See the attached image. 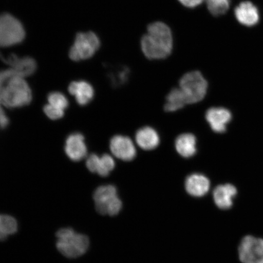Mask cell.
<instances>
[{
	"instance_id": "obj_1",
	"label": "cell",
	"mask_w": 263,
	"mask_h": 263,
	"mask_svg": "<svg viewBox=\"0 0 263 263\" xmlns=\"http://www.w3.org/2000/svg\"><path fill=\"white\" fill-rule=\"evenodd\" d=\"M32 99V91L24 77L14 69L0 71V128L6 129L9 120L2 106L15 108L28 106Z\"/></svg>"
},
{
	"instance_id": "obj_2",
	"label": "cell",
	"mask_w": 263,
	"mask_h": 263,
	"mask_svg": "<svg viewBox=\"0 0 263 263\" xmlns=\"http://www.w3.org/2000/svg\"><path fill=\"white\" fill-rule=\"evenodd\" d=\"M141 49L151 60L166 59L172 53L173 40L172 31L162 22H155L147 28L141 41Z\"/></svg>"
},
{
	"instance_id": "obj_3",
	"label": "cell",
	"mask_w": 263,
	"mask_h": 263,
	"mask_svg": "<svg viewBox=\"0 0 263 263\" xmlns=\"http://www.w3.org/2000/svg\"><path fill=\"white\" fill-rule=\"evenodd\" d=\"M57 236L58 251L67 258H75L84 255L89 246L87 236L75 232L70 228L59 230Z\"/></svg>"
},
{
	"instance_id": "obj_4",
	"label": "cell",
	"mask_w": 263,
	"mask_h": 263,
	"mask_svg": "<svg viewBox=\"0 0 263 263\" xmlns=\"http://www.w3.org/2000/svg\"><path fill=\"white\" fill-rule=\"evenodd\" d=\"M179 88L186 98L187 104H195L205 98L208 89V82L200 72L193 71L181 78Z\"/></svg>"
},
{
	"instance_id": "obj_5",
	"label": "cell",
	"mask_w": 263,
	"mask_h": 263,
	"mask_svg": "<svg viewBox=\"0 0 263 263\" xmlns=\"http://www.w3.org/2000/svg\"><path fill=\"white\" fill-rule=\"evenodd\" d=\"M93 199L97 212L101 215H117L122 208L116 187L111 185L98 187L94 193Z\"/></svg>"
},
{
	"instance_id": "obj_6",
	"label": "cell",
	"mask_w": 263,
	"mask_h": 263,
	"mask_svg": "<svg viewBox=\"0 0 263 263\" xmlns=\"http://www.w3.org/2000/svg\"><path fill=\"white\" fill-rule=\"evenodd\" d=\"M101 42L93 32L78 33L69 51L72 61L79 62L93 57L100 48Z\"/></svg>"
},
{
	"instance_id": "obj_7",
	"label": "cell",
	"mask_w": 263,
	"mask_h": 263,
	"mask_svg": "<svg viewBox=\"0 0 263 263\" xmlns=\"http://www.w3.org/2000/svg\"><path fill=\"white\" fill-rule=\"evenodd\" d=\"M25 37L24 26L17 19L9 14L0 15V47L21 44Z\"/></svg>"
},
{
	"instance_id": "obj_8",
	"label": "cell",
	"mask_w": 263,
	"mask_h": 263,
	"mask_svg": "<svg viewBox=\"0 0 263 263\" xmlns=\"http://www.w3.org/2000/svg\"><path fill=\"white\" fill-rule=\"evenodd\" d=\"M238 252L242 263H263V239L245 236L240 243Z\"/></svg>"
},
{
	"instance_id": "obj_9",
	"label": "cell",
	"mask_w": 263,
	"mask_h": 263,
	"mask_svg": "<svg viewBox=\"0 0 263 263\" xmlns=\"http://www.w3.org/2000/svg\"><path fill=\"white\" fill-rule=\"evenodd\" d=\"M111 153L118 159L123 161H132L137 155L136 146L129 137L117 135L110 141Z\"/></svg>"
},
{
	"instance_id": "obj_10",
	"label": "cell",
	"mask_w": 263,
	"mask_h": 263,
	"mask_svg": "<svg viewBox=\"0 0 263 263\" xmlns=\"http://www.w3.org/2000/svg\"><path fill=\"white\" fill-rule=\"evenodd\" d=\"M205 118L213 131L221 134L226 131L232 115L224 107H212L206 111Z\"/></svg>"
},
{
	"instance_id": "obj_11",
	"label": "cell",
	"mask_w": 263,
	"mask_h": 263,
	"mask_svg": "<svg viewBox=\"0 0 263 263\" xmlns=\"http://www.w3.org/2000/svg\"><path fill=\"white\" fill-rule=\"evenodd\" d=\"M65 152L74 162L84 159L87 155V147L83 135L79 133L69 135L65 141Z\"/></svg>"
},
{
	"instance_id": "obj_12",
	"label": "cell",
	"mask_w": 263,
	"mask_h": 263,
	"mask_svg": "<svg viewBox=\"0 0 263 263\" xmlns=\"http://www.w3.org/2000/svg\"><path fill=\"white\" fill-rule=\"evenodd\" d=\"M86 166L90 172L97 173L102 177H106L112 172L115 163L113 158L108 154L100 157L92 154L88 157Z\"/></svg>"
},
{
	"instance_id": "obj_13",
	"label": "cell",
	"mask_w": 263,
	"mask_h": 263,
	"mask_svg": "<svg viewBox=\"0 0 263 263\" xmlns=\"http://www.w3.org/2000/svg\"><path fill=\"white\" fill-rule=\"evenodd\" d=\"M235 15L239 24L248 27L257 24L259 20L257 8L250 2L240 3L235 8Z\"/></svg>"
},
{
	"instance_id": "obj_14",
	"label": "cell",
	"mask_w": 263,
	"mask_h": 263,
	"mask_svg": "<svg viewBox=\"0 0 263 263\" xmlns=\"http://www.w3.org/2000/svg\"><path fill=\"white\" fill-rule=\"evenodd\" d=\"M68 91L75 97L76 100L81 106H87L93 100L95 91L92 85L85 81H73L69 85Z\"/></svg>"
},
{
	"instance_id": "obj_15",
	"label": "cell",
	"mask_w": 263,
	"mask_h": 263,
	"mask_svg": "<svg viewBox=\"0 0 263 263\" xmlns=\"http://www.w3.org/2000/svg\"><path fill=\"white\" fill-rule=\"evenodd\" d=\"M237 193V189L232 184L219 185L213 191L214 201L218 208L228 210L232 206Z\"/></svg>"
},
{
	"instance_id": "obj_16",
	"label": "cell",
	"mask_w": 263,
	"mask_h": 263,
	"mask_svg": "<svg viewBox=\"0 0 263 263\" xmlns=\"http://www.w3.org/2000/svg\"><path fill=\"white\" fill-rule=\"evenodd\" d=\"M210 188V180L200 174H193L187 177L185 181L186 192L191 196L202 197L205 196Z\"/></svg>"
},
{
	"instance_id": "obj_17",
	"label": "cell",
	"mask_w": 263,
	"mask_h": 263,
	"mask_svg": "<svg viewBox=\"0 0 263 263\" xmlns=\"http://www.w3.org/2000/svg\"><path fill=\"white\" fill-rule=\"evenodd\" d=\"M136 140L138 145L146 151L156 149L160 142L159 134L154 128L149 126L143 127L137 130Z\"/></svg>"
},
{
	"instance_id": "obj_18",
	"label": "cell",
	"mask_w": 263,
	"mask_h": 263,
	"mask_svg": "<svg viewBox=\"0 0 263 263\" xmlns=\"http://www.w3.org/2000/svg\"><path fill=\"white\" fill-rule=\"evenodd\" d=\"M6 61L16 71L20 77L24 78L34 74L37 69V63L34 59L29 57L21 58L12 54Z\"/></svg>"
},
{
	"instance_id": "obj_19",
	"label": "cell",
	"mask_w": 263,
	"mask_h": 263,
	"mask_svg": "<svg viewBox=\"0 0 263 263\" xmlns=\"http://www.w3.org/2000/svg\"><path fill=\"white\" fill-rule=\"evenodd\" d=\"M196 138L193 134L185 133L177 137L175 146L177 153L183 157L190 158L197 152Z\"/></svg>"
},
{
	"instance_id": "obj_20",
	"label": "cell",
	"mask_w": 263,
	"mask_h": 263,
	"mask_svg": "<svg viewBox=\"0 0 263 263\" xmlns=\"http://www.w3.org/2000/svg\"><path fill=\"white\" fill-rule=\"evenodd\" d=\"M187 104L185 96L180 88H174L167 95L164 110L173 112L183 108Z\"/></svg>"
},
{
	"instance_id": "obj_21",
	"label": "cell",
	"mask_w": 263,
	"mask_h": 263,
	"mask_svg": "<svg viewBox=\"0 0 263 263\" xmlns=\"http://www.w3.org/2000/svg\"><path fill=\"white\" fill-rule=\"evenodd\" d=\"M17 229V222L13 217L0 215V241L14 234Z\"/></svg>"
},
{
	"instance_id": "obj_22",
	"label": "cell",
	"mask_w": 263,
	"mask_h": 263,
	"mask_svg": "<svg viewBox=\"0 0 263 263\" xmlns=\"http://www.w3.org/2000/svg\"><path fill=\"white\" fill-rule=\"evenodd\" d=\"M130 75V70L127 67L117 68L114 71H111L108 76L111 84L114 87H120L126 84Z\"/></svg>"
},
{
	"instance_id": "obj_23",
	"label": "cell",
	"mask_w": 263,
	"mask_h": 263,
	"mask_svg": "<svg viewBox=\"0 0 263 263\" xmlns=\"http://www.w3.org/2000/svg\"><path fill=\"white\" fill-rule=\"evenodd\" d=\"M207 8L215 16L224 14L230 7V0H205Z\"/></svg>"
},
{
	"instance_id": "obj_24",
	"label": "cell",
	"mask_w": 263,
	"mask_h": 263,
	"mask_svg": "<svg viewBox=\"0 0 263 263\" xmlns=\"http://www.w3.org/2000/svg\"><path fill=\"white\" fill-rule=\"evenodd\" d=\"M47 99L49 104L61 109L64 110L69 106L68 99L61 92H51L49 93Z\"/></svg>"
},
{
	"instance_id": "obj_25",
	"label": "cell",
	"mask_w": 263,
	"mask_h": 263,
	"mask_svg": "<svg viewBox=\"0 0 263 263\" xmlns=\"http://www.w3.org/2000/svg\"><path fill=\"white\" fill-rule=\"evenodd\" d=\"M44 113L52 120L61 119L64 116V110L58 107L51 106L50 104L45 105L44 107Z\"/></svg>"
},
{
	"instance_id": "obj_26",
	"label": "cell",
	"mask_w": 263,
	"mask_h": 263,
	"mask_svg": "<svg viewBox=\"0 0 263 263\" xmlns=\"http://www.w3.org/2000/svg\"><path fill=\"white\" fill-rule=\"evenodd\" d=\"M183 6L188 8H195L200 5L204 0H179Z\"/></svg>"
}]
</instances>
